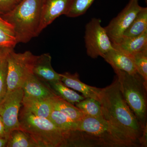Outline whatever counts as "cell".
I'll return each mask as SVG.
<instances>
[{
	"mask_svg": "<svg viewBox=\"0 0 147 147\" xmlns=\"http://www.w3.org/2000/svg\"><path fill=\"white\" fill-rule=\"evenodd\" d=\"M102 117L123 133L136 146L144 128L129 108L122 94L117 79L101 89L99 98Z\"/></svg>",
	"mask_w": 147,
	"mask_h": 147,
	"instance_id": "obj_1",
	"label": "cell"
},
{
	"mask_svg": "<svg viewBox=\"0 0 147 147\" xmlns=\"http://www.w3.org/2000/svg\"><path fill=\"white\" fill-rule=\"evenodd\" d=\"M42 1L23 0L10 12L1 15L12 27L18 43H26L38 35Z\"/></svg>",
	"mask_w": 147,
	"mask_h": 147,
	"instance_id": "obj_2",
	"label": "cell"
},
{
	"mask_svg": "<svg viewBox=\"0 0 147 147\" xmlns=\"http://www.w3.org/2000/svg\"><path fill=\"white\" fill-rule=\"evenodd\" d=\"M19 121L20 129L28 134L38 147L67 146L68 133L58 128L49 119L38 117L23 109Z\"/></svg>",
	"mask_w": 147,
	"mask_h": 147,
	"instance_id": "obj_3",
	"label": "cell"
},
{
	"mask_svg": "<svg viewBox=\"0 0 147 147\" xmlns=\"http://www.w3.org/2000/svg\"><path fill=\"white\" fill-rule=\"evenodd\" d=\"M114 71L125 100L144 128L147 126V84L139 74L131 75L122 71Z\"/></svg>",
	"mask_w": 147,
	"mask_h": 147,
	"instance_id": "obj_4",
	"label": "cell"
},
{
	"mask_svg": "<svg viewBox=\"0 0 147 147\" xmlns=\"http://www.w3.org/2000/svg\"><path fill=\"white\" fill-rule=\"evenodd\" d=\"M76 131L97 139L102 146H137L117 128L103 118L85 116L77 121Z\"/></svg>",
	"mask_w": 147,
	"mask_h": 147,
	"instance_id": "obj_5",
	"label": "cell"
},
{
	"mask_svg": "<svg viewBox=\"0 0 147 147\" xmlns=\"http://www.w3.org/2000/svg\"><path fill=\"white\" fill-rule=\"evenodd\" d=\"M35 57L29 51L17 53L13 49L9 52L7 57V93L22 88L26 79L32 73Z\"/></svg>",
	"mask_w": 147,
	"mask_h": 147,
	"instance_id": "obj_6",
	"label": "cell"
},
{
	"mask_svg": "<svg viewBox=\"0 0 147 147\" xmlns=\"http://www.w3.org/2000/svg\"><path fill=\"white\" fill-rule=\"evenodd\" d=\"M85 41L87 55L93 59L98 57H103L114 48L99 18H92L86 25Z\"/></svg>",
	"mask_w": 147,
	"mask_h": 147,
	"instance_id": "obj_7",
	"label": "cell"
},
{
	"mask_svg": "<svg viewBox=\"0 0 147 147\" xmlns=\"http://www.w3.org/2000/svg\"><path fill=\"white\" fill-rule=\"evenodd\" d=\"M23 96V89L19 88L7 93L0 103V116L4 124L7 140L11 131L20 129L18 114Z\"/></svg>",
	"mask_w": 147,
	"mask_h": 147,
	"instance_id": "obj_8",
	"label": "cell"
},
{
	"mask_svg": "<svg viewBox=\"0 0 147 147\" xmlns=\"http://www.w3.org/2000/svg\"><path fill=\"white\" fill-rule=\"evenodd\" d=\"M142 7L139 0H129L123 10L105 27L111 42L123 36Z\"/></svg>",
	"mask_w": 147,
	"mask_h": 147,
	"instance_id": "obj_9",
	"label": "cell"
},
{
	"mask_svg": "<svg viewBox=\"0 0 147 147\" xmlns=\"http://www.w3.org/2000/svg\"><path fill=\"white\" fill-rule=\"evenodd\" d=\"M71 0H43L38 35L55 19L68 12Z\"/></svg>",
	"mask_w": 147,
	"mask_h": 147,
	"instance_id": "obj_10",
	"label": "cell"
},
{
	"mask_svg": "<svg viewBox=\"0 0 147 147\" xmlns=\"http://www.w3.org/2000/svg\"><path fill=\"white\" fill-rule=\"evenodd\" d=\"M24 97L37 99H48L58 96L49 84L33 74H30L22 87Z\"/></svg>",
	"mask_w": 147,
	"mask_h": 147,
	"instance_id": "obj_11",
	"label": "cell"
},
{
	"mask_svg": "<svg viewBox=\"0 0 147 147\" xmlns=\"http://www.w3.org/2000/svg\"><path fill=\"white\" fill-rule=\"evenodd\" d=\"M52 57L49 53L36 56L32 68V73L38 79L47 83L60 80V74L52 67Z\"/></svg>",
	"mask_w": 147,
	"mask_h": 147,
	"instance_id": "obj_12",
	"label": "cell"
},
{
	"mask_svg": "<svg viewBox=\"0 0 147 147\" xmlns=\"http://www.w3.org/2000/svg\"><path fill=\"white\" fill-rule=\"evenodd\" d=\"M113 47L131 56L147 50V32L139 36H122L112 41Z\"/></svg>",
	"mask_w": 147,
	"mask_h": 147,
	"instance_id": "obj_13",
	"label": "cell"
},
{
	"mask_svg": "<svg viewBox=\"0 0 147 147\" xmlns=\"http://www.w3.org/2000/svg\"><path fill=\"white\" fill-rule=\"evenodd\" d=\"M103 59L110 64L114 70H120L135 75L137 72L131 56L113 48L104 56Z\"/></svg>",
	"mask_w": 147,
	"mask_h": 147,
	"instance_id": "obj_14",
	"label": "cell"
},
{
	"mask_svg": "<svg viewBox=\"0 0 147 147\" xmlns=\"http://www.w3.org/2000/svg\"><path fill=\"white\" fill-rule=\"evenodd\" d=\"M60 81L65 86L80 92L85 98H92L99 101L101 89L91 86L81 82L77 73L60 74Z\"/></svg>",
	"mask_w": 147,
	"mask_h": 147,
	"instance_id": "obj_15",
	"label": "cell"
},
{
	"mask_svg": "<svg viewBox=\"0 0 147 147\" xmlns=\"http://www.w3.org/2000/svg\"><path fill=\"white\" fill-rule=\"evenodd\" d=\"M53 98L37 99L23 96V109L38 117L48 118L53 110Z\"/></svg>",
	"mask_w": 147,
	"mask_h": 147,
	"instance_id": "obj_16",
	"label": "cell"
},
{
	"mask_svg": "<svg viewBox=\"0 0 147 147\" xmlns=\"http://www.w3.org/2000/svg\"><path fill=\"white\" fill-rule=\"evenodd\" d=\"M53 109L61 112L74 121H78L85 117L83 112L73 104L59 96L53 98Z\"/></svg>",
	"mask_w": 147,
	"mask_h": 147,
	"instance_id": "obj_17",
	"label": "cell"
},
{
	"mask_svg": "<svg viewBox=\"0 0 147 147\" xmlns=\"http://www.w3.org/2000/svg\"><path fill=\"white\" fill-rule=\"evenodd\" d=\"M147 32V8L142 7L134 21L124 33L123 36L133 37Z\"/></svg>",
	"mask_w": 147,
	"mask_h": 147,
	"instance_id": "obj_18",
	"label": "cell"
},
{
	"mask_svg": "<svg viewBox=\"0 0 147 147\" xmlns=\"http://www.w3.org/2000/svg\"><path fill=\"white\" fill-rule=\"evenodd\" d=\"M48 84L58 96L73 105L85 98L84 96L79 94L67 87L60 80Z\"/></svg>",
	"mask_w": 147,
	"mask_h": 147,
	"instance_id": "obj_19",
	"label": "cell"
},
{
	"mask_svg": "<svg viewBox=\"0 0 147 147\" xmlns=\"http://www.w3.org/2000/svg\"><path fill=\"white\" fill-rule=\"evenodd\" d=\"M6 147H38L29 134L21 129L11 131L7 139Z\"/></svg>",
	"mask_w": 147,
	"mask_h": 147,
	"instance_id": "obj_20",
	"label": "cell"
},
{
	"mask_svg": "<svg viewBox=\"0 0 147 147\" xmlns=\"http://www.w3.org/2000/svg\"><path fill=\"white\" fill-rule=\"evenodd\" d=\"M48 119L55 126L65 133L76 130L77 121L71 119L58 110L53 109Z\"/></svg>",
	"mask_w": 147,
	"mask_h": 147,
	"instance_id": "obj_21",
	"label": "cell"
},
{
	"mask_svg": "<svg viewBox=\"0 0 147 147\" xmlns=\"http://www.w3.org/2000/svg\"><path fill=\"white\" fill-rule=\"evenodd\" d=\"M75 104L87 117L103 118L100 102L94 98H85L84 100Z\"/></svg>",
	"mask_w": 147,
	"mask_h": 147,
	"instance_id": "obj_22",
	"label": "cell"
},
{
	"mask_svg": "<svg viewBox=\"0 0 147 147\" xmlns=\"http://www.w3.org/2000/svg\"><path fill=\"white\" fill-rule=\"evenodd\" d=\"M17 43L12 27L6 21L0 20V46L14 48Z\"/></svg>",
	"mask_w": 147,
	"mask_h": 147,
	"instance_id": "obj_23",
	"label": "cell"
},
{
	"mask_svg": "<svg viewBox=\"0 0 147 147\" xmlns=\"http://www.w3.org/2000/svg\"><path fill=\"white\" fill-rule=\"evenodd\" d=\"M94 0H71V5L65 16L78 17L83 15L88 9Z\"/></svg>",
	"mask_w": 147,
	"mask_h": 147,
	"instance_id": "obj_24",
	"label": "cell"
},
{
	"mask_svg": "<svg viewBox=\"0 0 147 147\" xmlns=\"http://www.w3.org/2000/svg\"><path fill=\"white\" fill-rule=\"evenodd\" d=\"M130 56L137 72L147 85V50Z\"/></svg>",
	"mask_w": 147,
	"mask_h": 147,
	"instance_id": "obj_25",
	"label": "cell"
},
{
	"mask_svg": "<svg viewBox=\"0 0 147 147\" xmlns=\"http://www.w3.org/2000/svg\"><path fill=\"white\" fill-rule=\"evenodd\" d=\"M7 57L0 63V103L4 99L7 91Z\"/></svg>",
	"mask_w": 147,
	"mask_h": 147,
	"instance_id": "obj_26",
	"label": "cell"
},
{
	"mask_svg": "<svg viewBox=\"0 0 147 147\" xmlns=\"http://www.w3.org/2000/svg\"><path fill=\"white\" fill-rule=\"evenodd\" d=\"M23 0H0V16L14 9Z\"/></svg>",
	"mask_w": 147,
	"mask_h": 147,
	"instance_id": "obj_27",
	"label": "cell"
},
{
	"mask_svg": "<svg viewBox=\"0 0 147 147\" xmlns=\"http://www.w3.org/2000/svg\"><path fill=\"white\" fill-rule=\"evenodd\" d=\"M13 48V47L0 46V63L7 57L9 53Z\"/></svg>",
	"mask_w": 147,
	"mask_h": 147,
	"instance_id": "obj_28",
	"label": "cell"
},
{
	"mask_svg": "<svg viewBox=\"0 0 147 147\" xmlns=\"http://www.w3.org/2000/svg\"><path fill=\"white\" fill-rule=\"evenodd\" d=\"M0 137L7 139L5 132V127L1 116H0Z\"/></svg>",
	"mask_w": 147,
	"mask_h": 147,
	"instance_id": "obj_29",
	"label": "cell"
},
{
	"mask_svg": "<svg viewBox=\"0 0 147 147\" xmlns=\"http://www.w3.org/2000/svg\"><path fill=\"white\" fill-rule=\"evenodd\" d=\"M7 142V139L0 138V147H6Z\"/></svg>",
	"mask_w": 147,
	"mask_h": 147,
	"instance_id": "obj_30",
	"label": "cell"
},
{
	"mask_svg": "<svg viewBox=\"0 0 147 147\" xmlns=\"http://www.w3.org/2000/svg\"><path fill=\"white\" fill-rule=\"evenodd\" d=\"M0 20H1V21H4V20L2 18V17H1V16H0Z\"/></svg>",
	"mask_w": 147,
	"mask_h": 147,
	"instance_id": "obj_31",
	"label": "cell"
},
{
	"mask_svg": "<svg viewBox=\"0 0 147 147\" xmlns=\"http://www.w3.org/2000/svg\"><path fill=\"white\" fill-rule=\"evenodd\" d=\"M0 138H1V137H0Z\"/></svg>",
	"mask_w": 147,
	"mask_h": 147,
	"instance_id": "obj_32",
	"label": "cell"
}]
</instances>
